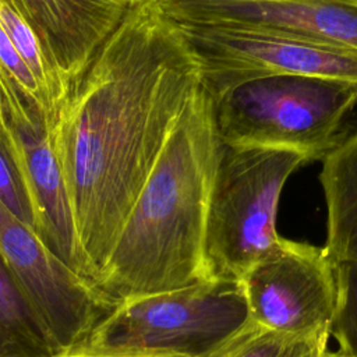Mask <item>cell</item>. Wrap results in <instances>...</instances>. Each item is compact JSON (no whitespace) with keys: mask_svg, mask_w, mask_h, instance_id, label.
<instances>
[{"mask_svg":"<svg viewBox=\"0 0 357 357\" xmlns=\"http://www.w3.org/2000/svg\"><path fill=\"white\" fill-rule=\"evenodd\" d=\"M198 86L177 25L141 0L60 103L47 132L92 282Z\"/></svg>","mask_w":357,"mask_h":357,"instance_id":"6da1fadb","label":"cell"},{"mask_svg":"<svg viewBox=\"0 0 357 357\" xmlns=\"http://www.w3.org/2000/svg\"><path fill=\"white\" fill-rule=\"evenodd\" d=\"M219 145L212 99L199 84L93 280L113 303L212 280L204 237Z\"/></svg>","mask_w":357,"mask_h":357,"instance_id":"7a4b0ae2","label":"cell"},{"mask_svg":"<svg viewBox=\"0 0 357 357\" xmlns=\"http://www.w3.org/2000/svg\"><path fill=\"white\" fill-rule=\"evenodd\" d=\"M212 99L219 141L231 146L296 151L324 159L340 139L357 103V84L303 75H273L229 88Z\"/></svg>","mask_w":357,"mask_h":357,"instance_id":"3957f363","label":"cell"},{"mask_svg":"<svg viewBox=\"0 0 357 357\" xmlns=\"http://www.w3.org/2000/svg\"><path fill=\"white\" fill-rule=\"evenodd\" d=\"M305 156L290 149L219 145L208 199L204 254L211 279L240 280L280 238L282 190Z\"/></svg>","mask_w":357,"mask_h":357,"instance_id":"277c9868","label":"cell"},{"mask_svg":"<svg viewBox=\"0 0 357 357\" xmlns=\"http://www.w3.org/2000/svg\"><path fill=\"white\" fill-rule=\"evenodd\" d=\"M248 322L241 283L212 279L120 301L85 342L113 350L209 357Z\"/></svg>","mask_w":357,"mask_h":357,"instance_id":"5b68a950","label":"cell"},{"mask_svg":"<svg viewBox=\"0 0 357 357\" xmlns=\"http://www.w3.org/2000/svg\"><path fill=\"white\" fill-rule=\"evenodd\" d=\"M174 24L197 64L199 84L209 96L273 75L357 84V53L346 49L234 26Z\"/></svg>","mask_w":357,"mask_h":357,"instance_id":"8992f818","label":"cell"},{"mask_svg":"<svg viewBox=\"0 0 357 357\" xmlns=\"http://www.w3.org/2000/svg\"><path fill=\"white\" fill-rule=\"evenodd\" d=\"M238 282L251 322L282 335L329 339L336 271L324 247L280 236Z\"/></svg>","mask_w":357,"mask_h":357,"instance_id":"52a82bcc","label":"cell"},{"mask_svg":"<svg viewBox=\"0 0 357 357\" xmlns=\"http://www.w3.org/2000/svg\"><path fill=\"white\" fill-rule=\"evenodd\" d=\"M0 254L57 350L85 342L116 307L92 280L53 254L1 201Z\"/></svg>","mask_w":357,"mask_h":357,"instance_id":"ba28073f","label":"cell"},{"mask_svg":"<svg viewBox=\"0 0 357 357\" xmlns=\"http://www.w3.org/2000/svg\"><path fill=\"white\" fill-rule=\"evenodd\" d=\"M0 145L18 170L28 194L33 231L53 254L89 279L64 180L42 114L28 103L6 106L0 99Z\"/></svg>","mask_w":357,"mask_h":357,"instance_id":"9c48e42d","label":"cell"},{"mask_svg":"<svg viewBox=\"0 0 357 357\" xmlns=\"http://www.w3.org/2000/svg\"><path fill=\"white\" fill-rule=\"evenodd\" d=\"M177 24L296 36L357 53V7L329 0H155Z\"/></svg>","mask_w":357,"mask_h":357,"instance_id":"30bf717a","label":"cell"},{"mask_svg":"<svg viewBox=\"0 0 357 357\" xmlns=\"http://www.w3.org/2000/svg\"><path fill=\"white\" fill-rule=\"evenodd\" d=\"M4 1L31 28L47 66L67 95L98 47L141 0Z\"/></svg>","mask_w":357,"mask_h":357,"instance_id":"8fae6325","label":"cell"},{"mask_svg":"<svg viewBox=\"0 0 357 357\" xmlns=\"http://www.w3.org/2000/svg\"><path fill=\"white\" fill-rule=\"evenodd\" d=\"M322 160L319 181L326 204L324 248L335 264H357V131Z\"/></svg>","mask_w":357,"mask_h":357,"instance_id":"7c38bea8","label":"cell"},{"mask_svg":"<svg viewBox=\"0 0 357 357\" xmlns=\"http://www.w3.org/2000/svg\"><path fill=\"white\" fill-rule=\"evenodd\" d=\"M59 351L0 254V357H47Z\"/></svg>","mask_w":357,"mask_h":357,"instance_id":"4fadbf2b","label":"cell"},{"mask_svg":"<svg viewBox=\"0 0 357 357\" xmlns=\"http://www.w3.org/2000/svg\"><path fill=\"white\" fill-rule=\"evenodd\" d=\"M325 337H297L276 333L248 322L209 357H319Z\"/></svg>","mask_w":357,"mask_h":357,"instance_id":"5bb4252c","label":"cell"},{"mask_svg":"<svg viewBox=\"0 0 357 357\" xmlns=\"http://www.w3.org/2000/svg\"><path fill=\"white\" fill-rule=\"evenodd\" d=\"M0 25L10 38L17 53L28 67L39 88L46 107L47 128L66 96L64 89L47 66L39 42L31 28L4 0H0Z\"/></svg>","mask_w":357,"mask_h":357,"instance_id":"9a60e30c","label":"cell"},{"mask_svg":"<svg viewBox=\"0 0 357 357\" xmlns=\"http://www.w3.org/2000/svg\"><path fill=\"white\" fill-rule=\"evenodd\" d=\"M336 305L329 336L337 343V351L357 357V264L336 262Z\"/></svg>","mask_w":357,"mask_h":357,"instance_id":"2e32d148","label":"cell"},{"mask_svg":"<svg viewBox=\"0 0 357 357\" xmlns=\"http://www.w3.org/2000/svg\"><path fill=\"white\" fill-rule=\"evenodd\" d=\"M0 64L4 68V71L8 74L11 81L15 84V86L25 96V99L39 110L46 124L47 114H46V107L40 96L39 88L32 74L29 73L28 67L24 64L22 59L17 53L10 38L1 28V25H0Z\"/></svg>","mask_w":357,"mask_h":357,"instance_id":"e0dca14e","label":"cell"},{"mask_svg":"<svg viewBox=\"0 0 357 357\" xmlns=\"http://www.w3.org/2000/svg\"><path fill=\"white\" fill-rule=\"evenodd\" d=\"M0 201L33 230V212L22 180L7 152L0 145Z\"/></svg>","mask_w":357,"mask_h":357,"instance_id":"ac0fdd59","label":"cell"},{"mask_svg":"<svg viewBox=\"0 0 357 357\" xmlns=\"http://www.w3.org/2000/svg\"><path fill=\"white\" fill-rule=\"evenodd\" d=\"M47 357H174L167 354L145 353V351H128V350H113L92 346L86 342L75 344L68 349L59 350Z\"/></svg>","mask_w":357,"mask_h":357,"instance_id":"d6986e66","label":"cell"},{"mask_svg":"<svg viewBox=\"0 0 357 357\" xmlns=\"http://www.w3.org/2000/svg\"><path fill=\"white\" fill-rule=\"evenodd\" d=\"M17 93H21V91L15 86V84L11 81V78L0 64V96L3 99H8L17 96Z\"/></svg>","mask_w":357,"mask_h":357,"instance_id":"ffe728a7","label":"cell"},{"mask_svg":"<svg viewBox=\"0 0 357 357\" xmlns=\"http://www.w3.org/2000/svg\"><path fill=\"white\" fill-rule=\"evenodd\" d=\"M319 357H346V356L340 354L339 351H329V350L326 349V350H325Z\"/></svg>","mask_w":357,"mask_h":357,"instance_id":"44dd1931","label":"cell"},{"mask_svg":"<svg viewBox=\"0 0 357 357\" xmlns=\"http://www.w3.org/2000/svg\"><path fill=\"white\" fill-rule=\"evenodd\" d=\"M329 1H335V3H340V4H347V6L357 7V0H329Z\"/></svg>","mask_w":357,"mask_h":357,"instance_id":"7402d4cb","label":"cell"}]
</instances>
